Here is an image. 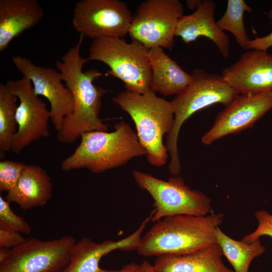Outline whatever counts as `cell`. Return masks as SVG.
Listing matches in <instances>:
<instances>
[{"mask_svg":"<svg viewBox=\"0 0 272 272\" xmlns=\"http://www.w3.org/2000/svg\"><path fill=\"white\" fill-rule=\"evenodd\" d=\"M255 217L258 225L253 232L243 238L242 240L246 243H251L262 236H268L272 238V214L261 210L255 213Z\"/></svg>","mask_w":272,"mask_h":272,"instance_id":"cell-26","label":"cell"},{"mask_svg":"<svg viewBox=\"0 0 272 272\" xmlns=\"http://www.w3.org/2000/svg\"><path fill=\"white\" fill-rule=\"evenodd\" d=\"M224 215L212 211L205 216L181 215L156 222L142 237L137 250L143 256L193 252L217 243L215 231Z\"/></svg>","mask_w":272,"mask_h":272,"instance_id":"cell-2","label":"cell"},{"mask_svg":"<svg viewBox=\"0 0 272 272\" xmlns=\"http://www.w3.org/2000/svg\"><path fill=\"white\" fill-rule=\"evenodd\" d=\"M132 174L138 185L147 191L154 200L153 222L176 215L205 216L213 211L210 198L191 189L179 175L163 180L138 170Z\"/></svg>","mask_w":272,"mask_h":272,"instance_id":"cell-7","label":"cell"},{"mask_svg":"<svg viewBox=\"0 0 272 272\" xmlns=\"http://www.w3.org/2000/svg\"><path fill=\"white\" fill-rule=\"evenodd\" d=\"M76 242L70 235L50 240L26 238L0 262V272H60L68 263Z\"/></svg>","mask_w":272,"mask_h":272,"instance_id":"cell-9","label":"cell"},{"mask_svg":"<svg viewBox=\"0 0 272 272\" xmlns=\"http://www.w3.org/2000/svg\"><path fill=\"white\" fill-rule=\"evenodd\" d=\"M133 15L126 4L118 0H82L73 11L74 29L93 40L123 38L128 34Z\"/></svg>","mask_w":272,"mask_h":272,"instance_id":"cell-10","label":"cell"},{"mask_svg":"<svg viewBox=\"0 0 272 272\" xmlns=\"http://www.w3.org/2000/svg\"><path fill=\"white\" fill-rule=\"evenodd\" d=\"M183 12V6L178 0L144 1L133 15L128 34L132 41L140 42L149 49L171 48Z\"/></svg>","mask_w":272,"mask_h":272,"instance_id":"cell-8","label":"cell"},{"mask_svg":"<svg viewBox=\"0 0 272 272\" xmlns=\"http://www.w3.org/2000/svg\"><path fill=\"white\" fill-rule=\"evenodd\" d=\"M272 109V91L254 95H238L220 112L213 125L201 138L211 145L221 138L252 127Z\"/></svg>","mask_w":272,"mask_h":272,"instance_id":"cell-13","label":"cell"},{"mask_svg":"<svg viewBox=\"0 0 272 272\" xmlns=\"http://www.w3.org/2000/svg\"><path fill=\"white\" fill-rule=\"evenodd\" d=\"M223 255L215 243L193 252L157 256L154 266L158 272H234L224 263Z\"/></svg>","mask_w":272,"mask_h":272,"instance_id":"cell-18","label":"cell"},{"mask_svg":"<svg viewBox=\"0 0 272 272\" xmlns=\"http://www.w3.org/2000/svg\"><path fill=\"white\" fill-rule=\"evenodd\" d=\"M84 37L80 35L77 43L55 62L74 103L73 112L64 118L57 134L58 141L62 144H72L86 132L108 130V126L99 117L101 99L107 90L93 84L102 76L100 72L95 69L83 71L84 64L89 61L80 55Z\"/></svg>","mask_w":272,"mask_h":272,"instance_id":"cell-1","label":"cell"},{"mask_svg":"<svg viewBox=\"0 0 272 272\" xmlns=\"http://www.w3.org/2000/svg\"><path fill=\"white\" fill-rule=\"evenodd\" d=\"M27 164L11 160L0 162V191L8 192L13 188Z\"/></svg>","mask_w":272,"mask_h":272,"instance_id":"cell-25","label":"cell"},{"mask_svg":"<svg viewBox=\"0 0 272 272\" xmlns=\"http://www.w3.org/2000/svg\"><path fill=\"white\" fill-rule=\"evenodd\" d=\"M112 102L127 112L134 123L139 140L146 151L151 165H164L168 157L163 138L174 123L171 102L158 97L151 90L145 94L125 90L112 98Z\"/></svg>","mask_w":272,"mask_h":272,"instance_id":"cell-4","label":"cell"},{"mask_svg":"<svg viewBox=\"0 0 272 272\" xmlns=\"http://www.w3.org/2000/svg\"><path fill=\"white\" fill-rule=\"evenodd\" d=\"M5 199L15 202L23 211L45 206L51 198L52 184L45 170L33 164L27 165L15 186Z\"/></svg>","mask_w":272,"mask_h":272,"instance_id":"cell-19","label":"cell"},{"mask_svg":"<svg viewBox=\"0 0 272 272\" xmlns=\"http://www.w3.org/2000/svg\"><path fill=\"white\" fill-rule=\"evenodd\" d=\"M12 61L17 70L32 84L35 93L46 98L50 105V120L59 132L64 118L72 113L73 95L62 84L60 73L52 67L37 65L27 57L15 55Z\"/></svg>","mask_w":272,"mask_h":272,"instance_id":"cell-12","label":"cell"},{"mask_svg":"<svg viewBox=\"0 0 272 272\" xmlns=\"http://www.w3.org/2000/svg\"><path fill=\"white\" fill-rule=\"evenodd\" d=\"M191 75L188 87L170 101L174 123L167 134L166 147L170 156L168 169L173 176L178 175L181 172L177 142L183 123L195 112L213 104L220 103L227 106L239 95L221 75L209 73L202 69L192 70Z\"/></svg>","mask_w":272,"mask_h":272,"instance_id":"cell-5","label":"cell"},{"mask_svg":"<svg viewBox=\"0 0 272 272\" xmlns=\"http://www.w3.org/2000/svg\"><path fill=\"white\" fill-rule=\"evenodd\" d=\"M148 57L152 70L151 91L165 96L177 95L188 87L191 80V74L169 57L162 48L150 49Z\"/></svg>","mask_w":272,"mask_h":272,"instance_id":"cell-20","label":"cell"},{"mask_svg":"<svg viewBox=\"0 0 272 272\" xmlns=\"http://www.w3.org/2000/svg\"><path fill=\"white\" fill-rule=\"evenodd\" d=\"M252 9L243 0H228L226 11L217 21L222 31H228L235 37L237 44L245 50L250 40L247 34L243 21L245 12L251 13Z\"/></svg>","mask_w":272,"mask_h":272,"instance_id":"cell-23","label":"cell"},{"mask_svg":"<svg viewBox=\"0 0 272 272\" xmlns=\"http://www.w3.org/2000/svg\"><path fill=\"white\" fill-rule=\"evenodd\" d=\"M268 18L272 19V8L268 12ZM272 47V32L261 37H256L249 42L247 50L254 49L266 51Z\"/></svg>","mask_w":272,"mask_h":272,"instance_id":"cell-28","label":"cell"},{"mask_svg":"<svg viewBox=\"0 0 272 272\" xmlns=\"http://www.w3.org/2000/svg\"><path fill=\"white\" fill-rule=\"evenodd\" d=\"M216 8L214 1H202L193 13L181 17L175 36L181 37L186 43L194 41L200 36L206 37L215 43L223 56L228 57L230 55V39L217 24L215 19Z\"/></svg>","mask_w":272,"mask_h":272,"instance_id":"cell-16","label":"cell"},{"mask_svg":"<svg viewBox=\"0 0 272 272\" xmlns=\"http://www.w3.org/2000/svg\"><path fill=\"white\" fill-rule=\"evenodd\" d=\"M139 264L134 262L130 263L128 264L124 265L121 269L119 272H137L139 267Z\"/></svg>","mask_w":272,"mask_h":272,"instance_id":"cell-30","label":"cell"},{"mask_svg":"<svg viewBox=\"0 0 272 272\" xmlns=\"http://www.w3.org/2000/svg\"><path fill=\"white\" fill-rule=\"evenodd\" d=\"M215 236L217 243L234 272H249L251 261L265 251V247L261 245L260 238L251 243L236 240L224 233L219 227L216 229Z\"/></svg>","mask_w":272,"mask_h":272,"instance_id":"cell-21","label":"cell"},{"mask_svg":"<svg viewBox=\"0 0 272 272\" xmlns=\"http://www.w3.org/2000/svg\"><path fill=\"white\" fill-rule=\"evenodd\" d=\"M223 80L239 94L272 91V54L249 49L222 72Z\"/></svg>","mask_w":272,"mask_h":272,"instance_id":"cell-14","label":"cell"},{"mask_svg":"<svg viewBox=\"0 0 272 272\" xmlns=\"http://www.w3.org/2000/svg\"><path fill=\"white\" fill-rule=\"evenodd\" d=\"M149 50L135 41L103 37L92 40L88 58L107 65V74L121 80L126 90L145 94L150 90L152 78Z\"/></svg>","mask_w":272,"mask_h":272,"instance_id":"cell-6","label":"cell"},{"mask_svg":"<svg viewBox=\"0 0 272 272\" xmlns=\"http://www.w3.org/2000/svg\"><path fill=\"white\" fill-rule=\"evenodd\" d=\"M17 97L6 84L0 83V158L12 150L13 140L17 133L16 111Z\"/></svg>","mask_w":272,"mask_h":272,"instance_id":"cell-22","label":"cell"},{"mask_svg":"<svg viewBox=\"0 0 272 272\" xmlns=\"http://www.w3.org/2000/svg\"><path fill=\"white\" fill-rule=\"evenodd\" d=\"M137 272H158L154 267L148 261L145 260L139 265Z\"/></svg>","mask_w":272,"mask_h":272,"instance_id":"cell-29","label":"cell"},{"mask_svg":"<svg viewBox=\"0 0 272 272\" xmlns=\"http://www.w3.org/2000/svg\"><path fill=\"white\" fill-rule=\"evenodd\" d=\"M202 2V1L201 0H186L185 4L187 9L190 10L195 11L201 4Z\"/></svg>","mask_w":272,"mask_h":272,"instance_id":"cell-31","label":"cell"},{"mask_svg":"<svg viewBox=\"0 0 272 272\" xmlns=\"http://www.w3.org/2000/svg\"><path fill=\"white\" fill-rule=\"evenodd\" d=\"M44 16L36 0H0V52L14 39L37 25Z\"/></svg>","mask_w":272,"mask_h":272,"instance_id":"cell-17","label":"cell"},{"mask_svg":"<svg viewBox=\"0 0 272 272\" xmlns=\"http://www.w3.org/2000/svg\"><path fill=\"white\" fill-rule=\"evenodd\" d=\"M10 249L7 248H0V262L8 256Z\"/></svg>","mask_w":272,"mask_h":272,"instance_id":"cell-32","label":"cell"},{"mask_svg":"<svg viewBox=\"0 0 272 272\" xmlns=\"http://www.w3.org/2000/svg\"><path fill=\"white\" fill-rule=\"evenodd\" d=\"M25 239L19 232L0 228V248H13L22 243Z\"/></svg>","mask_w":272,"mask_h":272,"instance_id":"cell-27","label":"cell"},{"mask_svg":"<svg viewBox=\"0 0 272 272\" xmlns=\"http://www.w3.org/2000/svg\"><path fill=\"white\" fill-rule=\"evenodd\" d=\"M152 217V214H150L135 231L117 241L107 240L97 243L88 237H84L76 241L71 249L68 263L60 272H119L120 269L100 267L99 263L101 258L116 250H137L142 234Z\"/></svg>","mask_w":272,"mask_h":272,"instance_id":"cell-15","label":"cell"},{"mask_svg":"<svg viewBox=\"0 0 272 272\" xmlns=\"http://www.w3.org/2000/svg\"><path fill=\"white\" fill-rule=\"evenodd\" d=\"M6 85L19 100L16 115L18 129L11 150L19 154L33 142L49 136L50 113L27 79L9 80Z\"/></svg>","mask_w":272,"mask_h":272,"instance_id":"cell-11","label":"cell"},{"mask_svg":"<svg viewBox=\"0 0 272 272\" xmlns=\"http://www.w3.org/2000/svg\"><path fill=\"white\" fill-rule=\"evenodd\" d=\"M114 130H94L81 136V142L74 153L61 163L62 170L87 169L100 173L120 167L133 158L146 156L137 133L125 121L114 125Z\"/></svg>","mask_w":272,"mask_h":272,"instance_id":"cell-3","label":"cell"},{"mask_svg":"<svg viewBox=\"0 0 272 272\" xmlns=\"http://www.w3.org/2000/svg\"><path fill=\"white\" fill-rule=\"evenodd\" d=\"M10 203L0 196V228L29 235L32 231L30 225L12 211Z\"/></svg>","mask_w":272,"mask_h":272,"instance_id":"cell-24","label":"cell"}]
</instances>
